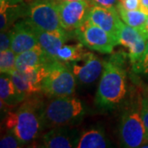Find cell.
<instances>
[{
	"label": "cell",
	"instance_id": "cell-31",
	"mask_svg": "<svg viewBox=\"0 0 148 148\" xmlns=\"http://www.w3.org/2000/svg\"><path fill=\"white\" fill-rule=\"evenodd\" d=\"M143 147V148H148V142H146V143H144L143 144V145H142V146H141V147Z\"/></svg>",
	"mask_w": 148,
	"mask_h": 148
},
{
	"label": "cell",
	"instance_id": "cell-1",
	"mask_svg": "<svg viewBox=\"0 0 148 148\" xmlns=\"http://www.w3.org/2000/svg\"><path fill=\"white\" fill-rule=\"evenodd\" d=\"M127 92V70L123 53L112 54L104 61L95 96V106L102 110H113L122 106Z\"/></svg>",
	"mask_w": 148,
	"mask_h": 148
},
{
	"label": "cell",
	"instance_id": "cell-23",
	"mask_svg": "<svg viewBox=\"0 0 148 148\" xmlns=\"http://www.w3.org/2000/svg\"><path fill=\"white\" fill-rule=\"evenodd\" d=\"M132 70L133 73L148 81V41L143 57L139 62L132 65Z\"/></svg>",
	"mask_w": 148,
	"mask_h": 148
},
{
	"label": "cell",
	"instance_id": "cell-6",
	"mask_svg": "<svg viewBox=\"0 0 148 148\" xmlns=\"http://www.w3.org/2000/svg\"><path fill=\"white\" fill-rule=\"evenodd\" d=\"M77 81L69 68L62 62L53 61L49 71L43 80L41 92L48 99L70 96L74 94Z\"/></svg>",
	"mask_w": 148,
	"mask_h": 148
},
{
	"label": "cell",
	"instance_id": "cell-20",
	"mask_svg": "<svg viewBox=\"0 0 148 148\" xmlns=\"http://www.w3.org/2000/svg\"><path fill=\"white\" fill-rule=\"evenodd\" d=\"M116 8L123 23L134 28L143 29L144 25L148 18V15L146 12H144L141 9L127 10L124 8L119 3H118Z\"/></svg>",
	"mask_w": 148,
	"mask_h": 148
},
{
	"label": "cell",
	"instance_id": "cell-24",
	"mask_svg": "<svg viewBox=\"0 0 148 148\" xmlns=\"http://www.w3.org/2000/svg\"><path fill=\"white\" fill-rule=\"evenodd\" d=\"M142 94V118H143L144 127H145V143L148 142V86H142L141 88Z\"/></svg>",
	"mask_w": 148,
	"mask_h": 148
},
{
	"label": "cell",
	"instance_id": "cell-3",
	"mask_svg": "<svg viewBox=\"0 0 148 148\" xmlns=\"http://www.w3.org/2000/svg\"><path fill=\"white\" fill-rule=\"evenodd\" d=\"M87 110L83 102L73 95L49 98L42 109L43 131L53 127L73 126L81 122Z\"/></svg>",
	"mask_w": 148,
	"mask_h": 148
},
{
	"label": "cell",
	"instance_id": "cell-4",
	"mask_svg": "<svg viewBox=\"0 0 148 148\" xmlns=\"http://www.w3.org/2000/svg\"><path fill=\"white\" fill-rule=\"evenodd\" d=\"M119 122V139L122 147H140L145 143V127L142 118L141 89L133 91L126 101Z\"/></svg>",
	"mask_w": 148,
	"mask_h": 148
},
{
	"label": "cell",
	"instance_id": "cell-17",
	"mask_svg": "<svg viewBox=\"0 0 148 148\" xmlns=\"http://www.w3.org/2000/svg\"><path fill=\"white\" fill-rule=\"evenodd\" d=\"M0 99L1 106L8 107L10 110L27 99L17 90L9 73H1L0 76Z\"/></svg>",
	"mask_w": 148,
	"mask_h": 148
},
{
	"label": "cell",
	"instance_id": "cell-27",
	"mask_svg": "<svg viewBox=\"0 0 148 148\" xmlns=\"http://www.w3.org/2000/svg\"><path fill=\"white\" fill-rule=\"evenodd\" d=\"M90 6H97L107 8H116L119 0H87Z\"/></svg>",
	"mask_w": 148,
	"mask_h": 148
},
{
	"label": "cell",
	"instance_id": "cell-2",
	"mask_svg": "<svg viewBox=\"0 0 148 148\" xmlns=\"http://www.w3.org/2000/svg\"><path fill=\"white\" fill-rule=\"evenodd\" d=\"M40 93L29 96L16 110L8 111L4 119L7 131L13 132L23 145L32 143L43 132L41 115L45 101Z\"/></svg>",
	"mask_w": 148,
	"mask_h": 148
},
{
	"label": "cell",
	"instance_id": "cell-9",
	"mask_svg": "<svg viewBox=\"0 0 148 148\" xmlns=\"http://www.w3.org/2000/svg\"><path fill=\"white\" fill-rule=\"evenodd\" d=\"M50 64L51 62L22 72L14 70L9 74L17 90L28 98L29 96L41 92L43 80L49 73Z\"/></svg>",
	"mask_w": 148,
	"mask_h": 148
},
{
	"label": "cell",
	"instance_id": "cell-18",
	"mask_svg": "<svg viewBox=\"0 0 148 148\" xmlns=\"http://www.w3.org/2000/svg\"><path fill=\"white\" fill-rule=\"evenodd\" d=\"M53 60L49 58L39 45L32 49L16 54V70L22 72L49 64Z\"/></svg>",
	"mask_w": 148,
	"mask_h": 148
},
{
	"label": "cell",
	"instance_id": "cell-26",
	"mask_svg": "<svg viewBox=\"0 0 148 148\" xmlns=\"http://www.w3.org/2000/svg\"><path fill=\"white\" fill-rule=\"evenodd\" d=\"M12 39V28L7 30V31H4V32H1V34H0V52L11 49Z\"/></svg>",
	"mask_w": 148,
	"mask_h": 148
},
{
	"label": "cell",
	"instance_id": "cell-22",
	"mask_svg": "<svg viewBox=\"0 0 148 148\" xmlns=\"http://www.w3.org/2000/svg\"><path fill=\"white\" fill-rule=\"evenodd\" d=\"M16 53L12 49L0 52L1 73H11L16 70Z\"/></svg>",
	"mask_w": 148,
	"mask_h": 148
},
{
	"label": "cell",
	"instance_id": "cell-8",
	"mask_svg": "<svg viewBox=\"0 0 148 148\" xmlns=\"http://www.w3.org/2000/svg\"><path fill=\"white\" fill-rule=\"evenodd\" d=\"M73 73L77 83L80 85H90L95 82L102 74L104 61L95 53L86 51L79 58L64 63Z\"/></svg>",
	"mask_w": 148,
	"mask_h": 148
},
{
	"label": "cell",
	"instance_id": "cell-21",
	"mask_svg": "<svg viewBox=\"0 0 148 148\" xmlns=\"http://www.w3.org/2000/svg\"><path fill=\"white\" fill-rule=\"evenodd\" d=\"M83 45L81 42L74 45L64 44L59 49L57 54V60L62 63H69L82 57L86 50L83 48Z\"/></svg>",
	"mask_w": 148,
	"mask_h": 148
},
{
	"label": "cell",
	"instance_id": "cell-12",
	"mask_svg": "<svg viewBox=\"0 0 148 148\" xmlns=\"http://www.w3.org/2000/svg\"><path fill=\"white\" fill-rule=\"evenodd\" d=\"M86 18L93 24L108 32L118 42L119 32L123 21L116 8H107L97 6H90Z\"/></svg>",
	"mask_w": 148,
	"mask_h": 148
},
{
	"label": "cell",
	"instance_id": "cell-13",
	"mask_svg": "<svg viewBox=\"0 0 148 148\" xmlns=\"http://www.w3.org/2000/svg\"><path fill=\"white\" fill-rule=\"evenodd\" d=\"M80 134L78 129L73 126L53 127L43 134L41 147L46 148L76 147Z\"/></svg>",
	"mask_w": 148,
	"mask_h": 148
},
{
	"label": "cell",
	"instance_id": "cell-32",
	"mask_svg": "<svg viewBox=\"0 0 148 148\" xmlns=\"http://www.w3.org/2000/svg\"><path fill=\"white\" fill-rule=\"evenodd\" d=\"M55 3H58V2H64V1H77V0H53Z\"/></svg>",
	"mask_w": 148,
	"mask_h": 148
},
{
	"label": "cell",
	"instance_id": "cell-7",
	"mask_svg": "<svg viewBox=\"0 0 148 148\" xmlns=\"http://www.w3.org/2000/svg\"><path fill=\"white\" fill-rule=\"evenodd\" d=\"M75 36L84 46L102 53H111L118 45L114 37L87 18L75 30Z\"/></svg>",
	"mask_w": 148,
	"mask_h": 148
},
{
	"label": "cell",
	"instance_id": "cell-29",
	"mask_svg": "<svg viewBox=\"0 0 148 148\" xmlns=\"http://www.w3.org/2000/svg\"><path fill=\"white\" fill-rule=\"evenodd\" d=\"M141 10L146 12L148 15V0H141Z\"/></svg>",
	"mask_w": 148,
	"mask_h": 148
},
{
	"label": "cell",
	"instance_id": "cell-15",
	"mask_svg": "<svg viewBox=\"0 0 148 148\" xmlns=\"http://www.w3.org/2000/svg\"><path fill=\"white\" fill-rule=\"evenodd\" d=\"M31 25L36 34L39 45L44 50V52L53 61L57 60V54L59 49L64 44H66V42L71 37L75 35V32L69 35H58L55 33L43 31L36 26H34L32 23Z\"/></svg>",
	"mask_w": 148,
	"mask_h": 148
},
{
	"label": "cell",
	"instance_id": "cell-28",
	"mask_svg": "<svg viewBox=\"0 0 148 148\" xmlns=\"http://www.w3.org/2000/svg\"><path fill=\"white\" fill-rule=\"evenodd\" d=\"M119 3L127 10H137L141 8V0H119Z\"/></svg>",
	"mask_w": 148,
	"mask_h": 148
},
{
	"label": "cell",
	"instance_id": "cell-33",
	"mask_svg": "<svg viewBox=\"0 0 148 148\" xmlns=\"http://www.w3.org/2000/svg\"><path fill=\"white\" fill-rule=\"evenodd\" d=\"M28 1H32V0H28Z\"/></svg>",
	"mask_w": 148,
	"mask_h": 148
},
{
	"label": "cell",
	"instance_id": "cell-11",
	"mask_svg": "<svg viewBox=\"0 0 148 148\" xmlns=\"http://www.w3.org/2000/svg\"><path fill=\"white\" fill-rule=\"evenodd\" d=\"M56 3L61 26L68 32H75L82 25L90 7L87 0L64 1Z\"/></svg>",
	"mask_w": 148,
	"mask_h": 148
},
{
	"label": "cell",
	"instance_id": "cell-5",
	"mask_svg": "<svg viewBox=\"0 0 148 148\" xmlns=\"http://www.w3.org/2000/svg\"><path fill=\"white\" fill-rule=\"evenodd\" d=\"M25 18L45 32L58 35H69L75 32H68L62 27L57 3L53 0H32L27 5Z\"/></svg>",
	"mask_w": 148,
	"mask_h": 148
},
{
	"label": "cell",
	"instance_id": "cell-14",
	"mask_svg": "<svg viewBox=\"0 0 148 148\" xmlns=\"http://www.w3.org/2000/svg\"><path fill=\"white\" fill-rule=\"evenodd\" d=\"M11 28L12 32L11 49L16 54L39 46L34 30L27 18L17 21Z\"/></svg>",
	"mask_w": 148,
	"mask_h": 148
},
{
	"label": "cell",
	"instance_id": "cell-25",
	"mask_svg": "<svg viewBox=\"0 0 148 148\" xmlns=\"http://www.w3.org/2000/svg\"><path fill=\"white\" fill-rule=\"evenodd\" d=\"M24 145L16 138V135L11 131H7L0 140L1 148H19L22 147Z\"/></svg>",
	"mask_w": 148,
	"mask_h": 148
},
{
	"label": "cell",
	"instance_id": "cell-16",
	"mask_svg": "<svg viewBox=\"0 0 148 148\" xmlns=\"http://www.w3.org/2000/svg\"><path fill=\"white\" fill-rule=\"evenodd\" d=\"M27 5L24 0H0V31L10 29L17 20L25 17Z\"/></svg>",
	"mask_w": 148,
	"mask_h": 148
},
{
	"label": "cell",
	"instance_id": "cell-19",
	"mask_svg": "<svg viewBox=\"0 0 148 148\" xmlns=\"http://www.w3.org/2000/svg\"><path fill=\"white\" fill-rule=\"evenodd\" d=\"M104 129L101 127L88 128L80 134L77 148H106L111 147Z\"/></svg>",
	"mask_w": 148,
	"mask_h": 148
},
{
	"label": "cell",
	"instance_id": "cell-30",
	"mask_svg": "<svg viewBox=\"0 0 148 148\" xmlns=\"http://www.w3.org/2000/svg\"><path fill=\"white\" fill-rule=\"evenodd\" d=\"M143 31L146 32L147 34L148 35V18L147 21H146V23H145V25H144V27H143Z\"/></svg>",
	"mask_w": 148,
	"mask_h": 148
},
{
	"label": "cell",
	"instance_id": "cell-10",
	"mask_svg": "<svg viewBox=\"0 0 148 148\" xmlns=\"http://www.w3.org/2000/svg\"><path fill=\"white\" fill-rule=\"evenodd\" d=\"M148 41V35L143 29H138L122 23L119 32L118 44L128 49V58L132 65L143 57Z\"/></svg>",
	"mask_w": 148,
	"mask_h": 148
}]
</instances>
